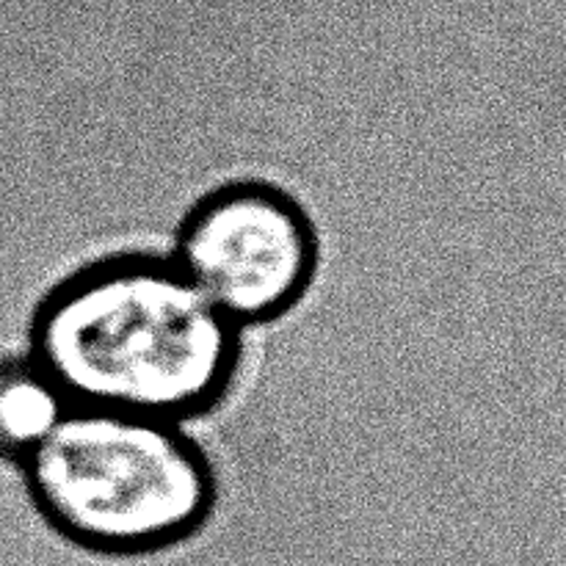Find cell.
I'll list each match as a JSON object with an SVG mask.
<instances>
[{"instance_id":"6da1fadb","label":"cell","mask_w":566,"mask_h":566,"mask_svg":"<svg viewBox=\"0 0 566 566\" xmlns=\"http://www.w3.org/2000/svg\"><path fill=\"white\" fill-rule=\"evenodd\" d=\"M241 329L171 260L127 254L81 269L39 304L31 359L72 407L180 423L230 390Z\"/></svg>"},{"instance_id":"7a4b0ae2","label":"cell","mask_w":566,"mask_h":566,"mask_svg":"<svg viewBox=\"0 0 566 566\" xmlns=\"http://www.w3.org/2000/svg\"><path fill=\"white\" fill-rule=\"evenodd\" d=\"M50 528L83 551L147 556L197 534L216 475L180 423L70 407L20 464Z\"/></svg>"},{"instance_id":"3957f363","label":"cell","mask_w":566,"mask_h":566,"mask_svg":"<svg viewBox=\"0 0 566 566\" xmlns=\"http://www.w3.org/2000/svg\"><path fill=\"white\" fill-rule=\"evenodd\" d=\"M171 263L232 326L291 313L318 271V235L302 205L265 182H230L199 199Z\"/></svg>"},{"instance_id":"277c9868","label":"cell","mask_w":566,"mask_h":566,"mask_svg":"<svg viewBox=\"0 0 566 566\" xmlns=\"http://www.w3.org/2000/svg\"><path fill=\"white\" fill-rule=\"evenodd\" d=\"M70 407L59 385L31 357L0 365V457L25 462Z\"/></svg>"}]
</instances>
